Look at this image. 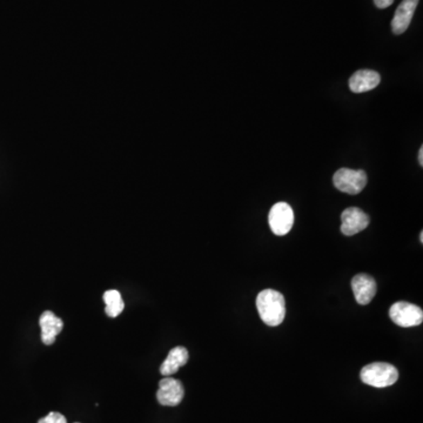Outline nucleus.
I'll list each match as a JSON object with an SVG mask.
<instances>
[{
	"label": "nucleus",
	"instance_id": "nucleus-1",
	"mask_svg": "<svg viewBox=\"0 0 423 423\" xmlns=\"http://www.w3.org/2000/svg\"><path fill=\"white\" fill-rule=\"evenodd\" d=\"M256 308L261 320L270 327L282 324L286 315V301L280 292L265 290L256 297Z\"/></svg>",
	"mask_w": 423,
	"mask_h": 423
},
{
	"label": "nucleus",
	"instance_id": "nucleus-2",
	"mask_svg": "<svg viewBox=\"0 0 423 423\" xmlns=\"http://www.w3.org/2000/svg\"><path fill=\"white\" fill-rule=\"evenodd\" d=\"M361 381L375 388L392 386L399 379V372L394 366L385 362H375L362 368L360 373Z\"/></svg>",
	"mask_w": 423,
	"mask_h": 423
},
{
	"label": "nucleus",
	"instance_id": "nucleus-3",
	"mask_svg": "<svg viewBox=\"0 0 423 423\" xmlns=\"http://www.w3.org/2000/svg\"><path fill=\"white\" fill-rule=\"evenodd\" d=\"M333 182L339 191L351 195L358 194L367 185V175L361 170L340 168L333 177Z\"/></svg>",
	"mask_w": 423,
	"mask_h": 423
},
{
	"label": "nucleus",
	"instance_id": "nucleus-4",
	"mask_svg": "<svg viewBox=\"0 0 423 423\" xmlns=\"http://www.w3.org/2000/svg\"><path fill=\"white\" fill-rule=\"evenodd\" d=\"M389 317L400 327H415L422 324L423 312L420 307L406 301H399L389 309Z\"/></svg>",
	"mask_w": 423,
	"mask_h": 423
},
{
	"label": "nucleus",
	"instance_id": "nucleus-5",
	"mask_svg": "<svg viewBox=\"0 0 423 423\" xmlns=\"http://www.w3.org/2000/svg\"><path fill=\"white\" fill-rule=\"evenodd\" d=\"M268 222L275 236H286L294 225V211L286 202H278L270 209Z\"/></svg>",
	"mask_w": 423,
	"mask_h": 423
},
{
	"label": "nucleus",
	"instance_id": "nucleus-6",
	"mask_svg": "<svg viewBox=\"0 0 423 423\" xmlns=\"http://www.w3.org/2000/svg\"><path fill=\"white\" fill-rule=\"evenodd\" d=\"M184 386L179 380L166 376L159 383L157 399L163 406H177L184 399Z\"/></svg>",
	"mask_w": 423,
	"mask_h": 423
},
{
	"label": "nucleus",
	"instance_id": "nucleus-7",
	"mask_svg": "<svg viewBox=\"0 0 423 423\" xmlns=\"http://www.w3.org/2000/svg\"><path fill=\"white\" fill-rule=\"evenodd\" d=\"M341 232L344 236H352L367 229L370 222L368 215L358 207H349L342 211Z\"/></svg>",
	"mask_w": 423,
	"mask_h": 423
},
{
	"label": "nucleus",
	"instance_id": "nucleus-8",
	"mask_svg": "<svg viewBox=\"0 0 423 423\" xmlns=\"http://www.w3.org/2000/svg\"><path fill=\"white\" fill-rule=\"evenodd\" d=\"M419 1L420 0H402V3L400 4L392 21L394 35H402L410 28Z\"/></svg>",
	"mask_w": 423,
	"mask_h": 423
},
{
	"label": "nucleus",
	"instance_id": "nucleus-9",
	"mask_svg": "<svg viewBox=\"0 0 423 423\" xmlns=\"http://www.w3.org/2000/svg\"><path fill=\"white\" fill-rule=\"evenodd\" d=\"M352 290L358 304H368L376 294V282L368 274L355 275L352 280Z\"/></svg>",
	"mask_w": 423,
	"mask_h": 423
},
{
	"label": "nucleus",
	"instance_id": "nucleus-10",
	"mask_svg": "<svg viewBox=\"0 0 423 423\" xmlns=\"http://www.w3.org/2000/svg\"><path fill=\"white\" fill-rule=\"evenodd\" d=\"M41 328V341L44 345L51 346L55 344V338L62 333L64 322L62 319L55 317L51 311H45L39 319Z\"/></svg>",
	"mask_w": 423,
	"mask_h": 423
},
{
	"label": "nucleus",
	"instance_id": "nucleus-11",
	"mask_svg": "<svg viewBox=\"0 0 423 423\" xmlns=\"http://www.w3.org/2000/svg\"><path fill=\"white\" fill-rule=\"evenodd\" d=\"M381 77L372 70H360L349 79V89L353 93H365L379 85Z\"/></svg>",
	"mask_w": 423,
	"mask_h": 423
},
{
	"label": "nucleus",
	"instance_id": "nucleus-12",
	"mask_svg": "<svg viewBox=\"0 0 423 423\" xmlns=\"http://www.w3.org/2000/svg\"><path fill=\"white\" fill-rule=\"evenodd\" d=\"M188 358H189V354L185 347L179 346V347L171 349V352L168 353L167 358L161 365V374L164 376L173 375L181 367H184L187 363Z\"/></svg>",
	"mask_w": 423,
	"mask_h": 423
},
{
	"label": "nucleus",
	"instance_id": "nucleus-13",
	"mask_svg": "<svg viewBox=\"0 0 423 423\" xmlns=\"http://www.w3.org/2000/svg\"><path fill=\"white\" fill-rule=\"evenodd\" d=\"M103 299L105 302V312L107 317H116L123 313L125 304H123L121 294L118 290H106Z\"/></svg>",
	"mask_w": 423,
	"mask_h": 423
},
{
	"label": "nucleus",
	"instance_id": "nucleus-14",
	"mask_svg": "<svg viewBox=\"0 0 423 423\" xmlns=\"http://www.w3.org/2000/svg\"><path fill=\"white\" fill-rule=\"evenodd\" d=\"M38 423H67V421L62 414L51 412L46 417L38 421Z\"/></svg>",
	"mask_w": 423,
	"mask_h": 423
},
{
	"label": "nucleus",
	"instance_id": "nucleus-15",
	"mask_svg": "<svg viewBox=\"0 0 423 423\" xmlns=\"http://www.w3.org/2000/svg\"><path fill=\"white\" fill-rule=\"evenodd\" d=\"M374 3H375L376 7H379V9H387L394 3V0H374Z\"/></svg>",
	"mask_w": 423,
	"mask_h": 423
},
{
	"label": "nucleus",
	"instance_id": "nucleus-16",
	"mask_svg": "<svg viewBox=\"0 0 423 423\" xmlns=\"http://www.w3.org/2000/svg\"><path fill=\"white\" fill-rule=\"evenodd\" d=\"M419 164L421 165V166H423V147L421 146L420 150H419Z\"/></svg>",
	"mask_w": 423,
	"mask_h": 423
},
{
	"label": "nucleus",
	"instance_id": "nucleus-17",
	"mask_svg": "<svg viewBox=\"0 0 423 423\" xmlns=\"http://www.w3.org/2000/svg\"><path fill=\"white\" fill-rule=\"evenodd\" d=\"M420 241H421V243H423V232H421V234H420Z\"/></svg>",
	"mask_w": 423,
	"mask_h": 423
}]
</instances>
